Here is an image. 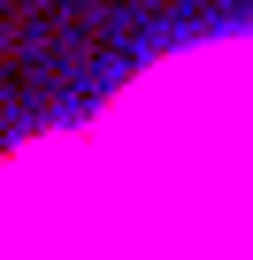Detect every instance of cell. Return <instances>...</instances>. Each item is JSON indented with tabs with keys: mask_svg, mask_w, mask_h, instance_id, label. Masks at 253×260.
I'll list each match as a JSON object with an SVG mask.
<instances>
[{
	"mask_svg": "<svg viewBox=\"0 0 253 260\" xmlns=\"http://www.w3.org/2000/svg\"><path fill=\"white\" fill-rule=\"evenodd\" d=\"M0 260H253V54L184 61L16 161Z\"/></svg>",
	"mask_w": 253,
	"mask_h": 260,
	"instance_id": "obj_1",
	"label": "cell"
}]
</instances>
